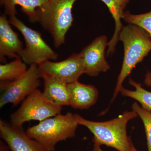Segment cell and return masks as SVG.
I'll return each mask as SVG.
<instances>
[{
    "label": "cell",
    "mask_w": 151,
    "mask_h": 151,
    "mask_svg": "<svg viewBox=\"0 0 151 151\" xmlns=\"http://www.w3.org/2000/svg\"><path fill=\"white\" fill-rule=\"evenodd\" d=\"M78 125L86 127L94 135V144L111 147L118 151H133L135 147L127 135V125L138 115L134 111H126L117 118L105 122L89 121L75 114Z\"/></svg>",
    "instance_id": "obj_1"
},
{
    "label": "cell",
    "mask_w": 151,
    "mask_h": 151,
    "mask_svg": "<svg viewBox=\"0 0 151 151\" xmlns=\"http://www.w3.org/2000/svg\"><path fill=\"white\" fill-rule=\"evenodd\" d=\"M119 40L124 45V59L111 103L117 97L125 79L151 51V37L138 26L132 24L124 26L119 35Z\"/></svg>",
    "instance_id": "obj_2"
},
{
    "label": "cell",
    "mask_w": 151,
    "mask_h": 151,
    "mask_svg": "<svg viewBox=\"0 0 151 151\" xmlns=\"http://www.w3.org/2000/svg\"><path fill=\"white\" fill-rule=\"evenodd\" d=\"M78 125L75 115L70 112L59 114L29 127L26 133L45 151H54L58 143L75 136Z\"/></svg>",
    "instance_id": "obj_3"
},
{
    "label": "cell",
    "mask_w": 151,
    "mask_h": 151,
    "mask_svg": "<svg viewBox=\"0 0 151 151\" xmlns=\"http://www.w3.org/2000/svg\"><path fill=\"white\" fill-rule=\"evenodd\" d=\"M76 1L47 0L37 9V22L50 34L55 47L65 43L66 34L73 24L72 9Z\"/></svg>",
    "instance_id": "obj_4"
},
{
    "label": "cell",
    "mask_w": 151,
    "mask_h": 151,
    "mask_svg": "<svg viewBox=\"0 0 151 151\" xmlns=\"http://www.w3.org/2000/svg\"><path fill=\"white\" fill-rule=\"evenodd\" d=\"M9 21L24 38L25 47L20 58L26 64L39 65L47 60L57 59L58 55L44 40L40 32L29 27L16 15L11 16Z\"/></svg>",
    "instance_id": "obj_5"
},
{
    "label": "cell",
    "mask_w": 151,
    "mask_h": 151,
    "mask_svg": "<svg viewBox=\"0 0 151 151\" xmlns=\"http://www.w3.org/2000/svg\"><path fill=\"white\" fill-rule=\"evenodd\" d=\"M62 107L55 105L45 97L38 89L23 101L19 108L11 115V124L22 127L24 123L31 121L41 122L60 114Z\"/></svg>",
    "instance_id": "obj_6"
},
{
    "label": "cell",
    "mask_w": 151,
    "mask_h": 151,
    "mask_svg": "<svg viewBox=\"0 0 151 151\" xmlns=\"http://www.w3.org/2000/svg\"><path fill=\"white\" fill-rule=\"evenodd\" d=\"M40 78L38 65L32 64L20 78L9 83H1L2 94L0 98V108L8 103L16 106L23 101L38 89L40 85Z\"/></svg>",
    "instance_id": "obj_7"
},
{
    "label": "cell",
    "mask_w": 151,
    "mask_h": 151,
    "mask_svg": "<svg viewBox=\"0 0 151 151\" xmlns=\"http://www.w3.org/2000/svg\"><path fill=\"white\" fill-rule=\"evenodd\" d=\"M38 65L41 78H56L67 84L78 81L80 76L85 73L84 62L80 53H73L59 62L47 60Z\"/></svg>",
    "instance_id": "obj_8"
},
{
    "label": "cell",
    "mask_w": 151,
    "mask_h": 151,
    "mask_svg": "<svg viewBox=\"0 0 151 151\" xmlns=\"http://www.w3.org/2000/svg\"><path fill=\"white\" fill-rule=\"evenodd\" d=\"M108 42L106 36H100L79 52L84 62L85 74L96 77L101 72H106L110 69L105 57Z\"/></svg>",
    "instance_id": "obj_9"
},
{
    "label": "cell",
    "mask_w": 151,
    "mask_h": 151,
    "mask_svg": "<svg viewBox=\"0 0 151 151\" xmlns=\"http://www.w3.org/2000/svg\"><path fill=\"white\" fill-rule=\"evenodd\" d=\"M0 136L11 151H45L37 141L30 138L23 127L0 120Z\"/></svg>",
    "instance_id": "obj_10"
},
{
    "label": "cell",
    "mask_w": 151,
    "mask_h": 151,
    "mask_svg": "<svg viewBox=\"0 0 151 151\" xmlns=\"http://www.w3.org/2000/svg\"><path fill=\"white\" fill-rule=\"evenodd\" d=\"M5 14L0 17V60L5 62V58H18L23 50L17 34L11 26Z\"/></svg>",
    "instance_id": "obj_11"
},
{
    "label": "cell",
    "mask_w": 151,
    "mask_h": 151,
    "mask_svg": "<svg viewBox=\"0 0 151 151\" xmlns=\"http://www.w3.org/2000/svg\"><path fill=\"white\" fill-rule=\"evenodd\" d=\"M70 97V106L74 109H88L97 102L98 92L92 85H86L78 81L68 84Z\"/></svg>",
    "instance_id": "obj_12"
},
{
    "label": "cell",
    "mask_w": 151,
    "mask_h": 151,
    "mask_svg": "<svg viewBox=\"0 0 151 151\" xmlns=\"http://www.w3.org/2000/svg\"><path fill=\"white\" fill-rule=\"evenodd\" d=\"M45 97L51 103L62 107L70 105V97L67 83L56 78L43 77Z\"/></svg>",
    "instance_id": "obj_13"
},
{
    "label": "cell",
    "mask_w": 151,
    "mask_h": 151,
    "mask_svg": "<svg viewBox=\"0 0 151 151\" xmlns=\"http://www.w3.org/2000/svg\"><path fill=\"white\" fill-rule=\"evenodd\" d=\"M47 0H0L1 6L4 7L5 14L10 17L16 15V6H20L22 11L28 17L30 22H37V9L43 6Z\"/></svg>",
    "instance_id": "obj_14"
},
{
    "label": "cell",
    "mask_w": 151,
    "mask_h": 151,
    "mask_svg": "<svg viewBox=\"0 0 151 151\" xmlns=\"http://www.w3.org/2000/svg\"><path fill=\"white\" fill-rule=\"evenodd\" d=\"M27 64L20 58H15L9 63L0 65L1 83H9L16 80L27 70Z\"/></svg>",
    "instance_id": "obj_15"
},
{
    "label": "cell",
    "mask_w": 151,
    "mask_h": 151,
    "mask_svg": "<svg viewBox=\"0 0 151 151\" xmlns=\"http://www.w3.org/2000/svg\"><path fill=\"white\" fill-rule=\"evenodd\" d=\"M105 4L108 7L110 13L115 22V29L113 37L108 42V50L107 53L108 55L112 54L116 50V47L119 41V36L122 30L123 25L122 22L123 14L120 11L116 0H100Z\"/></svg>",
    "instance_id": "obj_16"
},
{
    "label": "cell",
    "mask_w": 151,
    "mask_h": 151,
    "mask_svg": "<svg viewBox=\"0 0 151 151\" xmlns=\"http://www.w3.org/2000/svg\"><path fill=\"white\" fill-rule=\"evenodd\" d=\"M129 84L134 87L135 90H130L122 87L120 90L122 95L137 100L141 104L142 108L151 111V92L143 88L142 84L132 78L129 79Z\"/></svg>",
    "instance_id": "obj_17"
},
{
    "label": "cell",
    "mask_w": 151,
    "mask_h": 151,
    "mask_svg": "<svg viewBox=\"0 0 151 151\" xmlns=\"http://www.w3.org/2000/svg\"><path fill=\"white\" fill-rule=\"evenodd\" d=\"M122 19L129 24L135 25L145 30L151 37V11L145 13L134 14L124 12Z\"/></svg>",
    "instance_id": "obj_18"
},
{
    "label": "cell",
    "mask_w": 151,
    "mask_h": 151,
    "mask_svg": "<svg viewBox=\"0 0 151 151\" xmlns=\"http://www.w3.org/2000/svg\"><path fill=\"white\" fill-rule=\"evenodd\" d=\"M132 109L142 121L147 137V151H151V111L142 108L136 102L132 104Z\"/></svg>",
    "instance_id": "obj_19"
},
{
    "label": "cell",
    "mask_w": 151,
    "mask_h": 151,
    "mask_svg": "<svg viewBox=\"0 0 151 151\" xmlns=\"http://www.w3.org/2000/svg\"><path fill=\"white\" fill-rule=\"evenodd\" d=\"M117 4L119 6L120 11L122 14H124V10L127 4L129 2V0H116Z\"/></svg>",
    "instance_id": "obj_20"
},
{
    "label": "cell",
    "mask_w": 151,
    "mask_h": 151,
    "mask_svg": "<svg viewBox=\"0 0 151 151\" xmlns=\"http://www.w3.org/2000/svg\"><path fill=\"white\" fill-rule=\"evenodd\" d=\"M144 83L147 86H151V73L148 71L145 77Z\"/></svg>",
    "instance_id": "obj_21"
},
{
    "label": "cell",
    "mask_w": 151,
    "mask_h": 151,
    "mask_svg": "<svg viewBox=\"0 0 151 151\" xmlns=\"http://www.w3.org/2000/svg\"><path fill=\"white\" fill-rule=\"evenodd\" d=\"M0 151H11L8 145L2 141L0 142Z\"/></svg>",
    "instance_id": "obj_22"
},
{
    "label": "cell",
    "mask_w": 151,
    "mask_h": 151,
    "mask_svg": "<svg viewBox=\"0 0 151 151\" xmlns=\"http://www.w3.org/2000/svg\"><path fill=\"white\" fill-rule=\"evenodd\" d=\"M92 151H104L101 149V146L99 145L94 144Z\"/></svg>",
    "instance_id": "obj_23"
},
{
    "label": "cell",
    "mask_w": 151,
    "mask_h": 151,
    "mask_svg": "<svg viewBox=\"0 0 151 151\" xmlns=\"http://www.w3.org/2000/svg\"><path fill=\"white\" fill-rule=\"evenodd\" d=\"M133 151H138L137 150V149H136V148H134V150H133Z\"/></svg>",
    "instance_id": "obj_24"
}]
</instances>
